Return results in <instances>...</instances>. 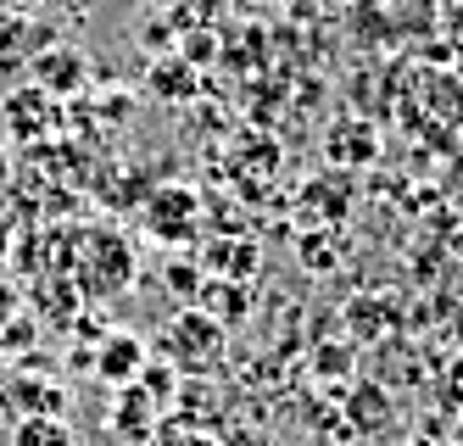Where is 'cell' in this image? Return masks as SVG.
Returning <instances> with one entry per match:
<instances>
[{
    "label": "cell",
    "mask_w": 463,
    "mask_h": 446,
    "mask_svg": "<svg viewBox=\"0 0 463 446\" xmlns=\"http://www.w3.org/2000/svg\"><path fill=\"white\" fill-rule=\"evenodd\" d=\"M235 446H269V441H257V435H246V441H241V435H235Z\"/></svg>",
    "instance_id": "cell-20"
},
{
    "label": "cell",
    "mask_w": 463,
    "mask_h": 446,
    "mask_svg": "<svg viewBox=\"0 0 463 446\" xmlns=\"http://www.w3.org/2000/svg\"><path fill=\"white\" fill-rule=\"evenodd\" d=\"M146 218H151V234H156V240L179 246V240H190L195 223H202V201H195L190 185H162V190H151Z\"/></svg>",
    "instance_id": "cell-3"
},
{
    "label": "cell",
    "mask_w": 463,
    "mask_h": 446,
    "mask_svg": "<svg viewBox=\"0 0 463 446\" xmlns=\"http://www.w3.org/2000/svg\"><path fill=\"white\" fill-rule=\"evenodd\" d=\"M34 340H40V324H34V313H12V324L0 329V357L34 352Z\"/></svg>",
    "instance_id": "cell-15"
},
{
    "label": "cell",
    "mask_w": 463,
    "mask_h": 446,
    "mask_svg": "<svg viewBox=\"0 0 463 446\" xmlns=\"http://www.w3.org/2000/svg\"><path fill=\"white\" fill-rule=\"evenodd\" d=\"M6 396L23 407V419L28 413H51V419H61V413H68V385H56V380H34V374H17V380L6 385Z\"/></svg>",
    "instance_id": "cell-6"
},
{
    "label": "cell",
    "mask_w": 463,
    "mask_h": 446,
    "mask_svg": "<svg viewBox=\"0 0 463 446\" xmlns=\"http://www.w3.org/2000/svg\"><path fill=\"white\" fill-rule=\"evenodd\" d=\"M313 374H318V380H341V374H352V352L346 346H324L318 363H313Z\"/></svg>",
    "instance_id": "cell-16"
},
{
    "label": "cell",
    "mask_w": 463,
    "mask_h": 446,
    "mask_svg": "<svg viewBox=\"0 0 463 446\" xmlns=\"http://www.w3.org/2000/svg\"><path fill=\"white\" fill-rule=\"evenodd\" d=\"M84 79H90V62L79 45H45L28 56V84H40L45 95H73L84 90Z\"/></svg>",
    "instance_id": "cell-5"
},
{
    "label": "cell",
    "mask_w": 463,
    "mask_h": 446,
    "mask_svg": "<svg viewBox=\"0 0 463 446\" xmlns=\"http://www.w3.org/2000/svg\"><path fill=\"white\" fill-rule=\"evenodd\" d=\"M0 174H6V151H0Z\"/></svg>",
    "instance_id": "cell-22"
},
{
    "label": "cell",
    "mask_w": 463,
    "mask_h": 446,
    "mask_svg": "<svg viewBox=\"0 0 463 446\" xmlns=\"http://www.w3.org/2000/svg\"><path fill=\"white\" fill-rule=\"evenodd\" d=\"M190 73H184V67H162V73H156V84H162V95H184L179 84H184Z\"/></svg>",
    "instance_id": "cell-19"
},
{
    "label": "cell",
    "mask_w": 463,
    "mask_h": 446,
    "mask_svg": "<svg viewBox=\"0 0 463 446\" xmlns=\"http://www.w3.org/2000/svg\"><path fill=\"white\" fill-rule=\"evenodd\" d=\"M190 446H218V441H207V435H202V441H190Z\"/></svg>",
    "instance_id": "cell-21"
},
{
    "label": "cell",
    "mask_w": 463,
    "mask_h": 446,
    "mask_svg": "<svg viewBox=\"0 0 463 446\" xmlns=\"http://www.w3.org/2000/svg\"><path fill=\"white\" fill-rule=\"evenodd\" d=\"M202 262L218 273V280H251L257 262H262V251L251 246V240H207Z\"/></svg>",
    "instance_id": "cell-7"
},
{
    "label": "cell",
    "mask_w": 463,
    "mask_h": 446,
    "mask_svg": "<svg viewBox=\"0 0 463 446\" xmlns=\"http://www.w3.org/2000/svg\"><path fill=\"white\" fill-rule=\"evenodd\" d=\"M0 146H6V128H0Z\"/></svg>",
    "instance_id": "cell-23"
},
{
    "label": "cell",
    "mask_w": 463,
    "mask_h": 446,
    "mask_svg": "<svg viewBox=\"0 0 463 446\" xmlns=\"http://www.w3.org/2000/svg\"><path fill=\"white\" fill-rule=\"evenodd\" d=\"M162 357L168 363H218L223 357V324H213L202 307H179L174 324L162 329Z\"/></svg>",
    "instance_id": "cell-2"
},
{
    "label": "cell",
    "mask_w": 463,
    "mask_h": 446,
    "mask_svg": "<svg viewBox=\"0 0 463 446\" xmlns=\"http://www.w3.org/2000/svg\"><path fill=\"white\" fill-rule=\"evenodd\" d=\"M12 6H28V0H12Z\"/></svg>",
    "instance_id": "cell-24"
},
{
    "label": "cell",
    "mask_w": 463,
    "mask_h": 446,
    "mask_svg": "<svg viewBox=\"0 0 463 446\" xmlns=\"http://www.w3.org/2000/svg\"><path fill=\"white\" fill-rule=\"evenodd\" d=\"M195 307H202V313L213 318V324H241L246 318V290H241V280H202V296H195Z\"/></svg>",
    "instance_id": "cell-8"
},
{
    "label": "cell",
    "mask_w": 463,
    "mask_h": 446,
    "mask_svg": "<svg viewBox=\"0 0 463 446\" xmlns=\"http://www.w3.org/2000/svg\"><path fill=\"white\" fill-rule=\"evenodd\" d=\"M112 424H118L123 441H135V446L151 441V435H156V402H151L146 391H135V385H123V407H118Z\"/></svg>",
    "instance_id": "cell-10"
},
{
    "label": "cell",
    "mask_w": 463,
    "mask_h": 446,
    "mask_svg": "<svg viewBox=\"0 0 463 446\" xmlns=\"http://www.w3.org/2000/svg\"><path fill=\"white\" fill-rule=\"evenodd\" d=\"M12 313H23V301H17V285H6V280H0V329L12 324Z\"/></svg>",
    "instance_id": "cell-18"
},
{
    "label": "cell",
    "mask_w": 463,
    "mask_h": 446,
    "mask_svg": "<svg viewBox=\"0 0 463 446\" xmlns=\"http://www.w3.org/2000/svg\"><path fill=\"white\" fill-rule=\"evenodd\" d=\"M140 385H146V396L156 402V413L174 402V385H179V368L168 363V357H146V368H140Z\"/></svg>",
    "instance_id": "cell-13"
},
{
    "label": "cell",
    "mask_w": 463,
    "mask_h": 446,
    "mask_svg": "<svg viewBox=\"0 0 463 446\" xmlns=\"http://www.w3.org/2000/svg\"><path fill=\"white\" fill-rule=\"evenodd\" d=\"M6 123L17 134H45L51 128V95L40 84H23V90H6Z\"/></svg>",
    "instance_id": "cell-9"
},
{
    "label": "cell",
    "mask_w": 463,
    "mask_h": 446,
    "mask_svg": "<svg viewBox=\"0 0 463 446\" xmlns=\"http://www.w3.org/2000/svg\"><path fill=\"white\" fill-rule=\"evenodd\" d=\"M12 446H79V435L51 413H28L12 424Z\"/></svg>",
    "instance_id": "cell-11"
},
{
    "label": "cell",
    "mask_w": 463,
    "mask_h": 446,
    "mask_svg": "<svg viewBox=\"0 0 463 446\" xmlns=\"http://www.w3.org/2000/svg\"><path fill=\"white\" fill-rule=\"evenodd\" d=\"M23 33H28V23H23V17H17L12 6H6V12H0V67L12 62V45L23 40Z\"/></svg>",
    "instance_id": "cell-17"
},
{
    "label": "cell",
    "mask_w": 463,
    "mask_h": 446,
    "mask_svg": "<svg viewBox=\"0 0 463 446\" xmlns=\"http://www.w3.org/2000/svg\"><path fill=\"white\" fill-rule=\"evenodd\" d=\"M202 280H207V273L195 268V262H184V257H174L168 268H162V285H168V290H174V296H179L184 307H190L195 296H202Z\"/></svg>",
    "instance_id": "cell-14"
},
{
    "label": "cell",
    "mask_w": 463,
    "mask_h": 446,
    "mask_svg": "<svg viewBox=\"0 0 463 446\" xmlns=\"http://www.w3.org/2000/svg\"><path fill=\"white\" fill-rule=\"evenodd\" d=\"M346 419L357 424V430H385L391 424V396L380 391V385H352V402H346Z\"/></svg>",
    "instance_id": "cell-12"
},
{
    "label": "cell",
    "mask_w": 463,
    "mask_h": 446,
    "mask_svg": "<svg viewBox=\"0 0 463 446\" xmlns=\"http://www.w3.org/2000/svg\"><path fill=\"white\" fill-rule=\"evenodd\" d=\"M135 280V246L118 234V229H90L84 246H79V268H73V285L90 301H112L128 290Z\"/></svg>",
    "instance_id": "cell-1"
},
{
    "label": "cell",
    "mask_w": 463,
    "mask_h": 446,
    "mask_svg": "<svg viewBox=\"0 0 463 446\" xmlns=\"http://www.w3.org/2000/svg\"><path fill=\"white\" fill-rule=\"evenodd\" d=\"M146 357H151V346L135 335V329H112L101 346H95V380L101 385H112V391H123V385H135L140 380V368H146Z\"/></svg>",
    "instance_id": "cell-4"
}]
</instances>
